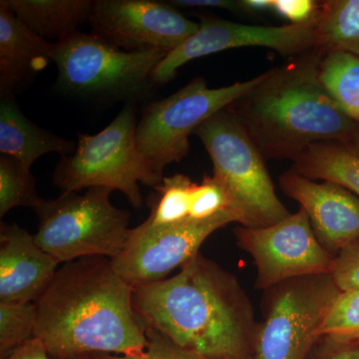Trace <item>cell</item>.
I'll use <instances>...</instances> for the list:
<instances>
[{"mask_svg": "<svg viewBox=\"0 0 359 359\" xmlns=\"http://www.w3.org/2000/svg\"><path fill=\"white\" fill-rule=\"evenodd\" d=\"M54 43L35 34L0 1V94L13 97L52 61Z\"/></svg>", "mask_w": 359, "mask_h": 359, "instance_id": "cell-16", "label": "cell"}, {"mask_svg": "<svg viewBox=\"0 0 359 359\" xmlns=\"http://www.w3.org/2000/svg\"><path fill=\"white\" fill-rule=\"evenodd\" d=\"M168 55L160 50L127 51L97 35L77 32L54 43L58 84L77 95L129 99L150 90L153 73Z\"/></svg>", "mask_w": 359, "mask_h": 359, "instance_id": "cell-7", "label": "cell"}, {"mask_svg": "<svg viewBox=\"0 0 359 359\" xmlns=\"http://www.w3.org/2000/svg\"><path fill=\"white\" fill-rule=\"evenodd\" d=\"M171 6L180 7H211V8L228 9L231 11H245L242 1L231 0H174Z\"/></svg>", "mask_w": 359, "mask_h": 359, "instance_id": "cell-32", "label": "cell"}, {"mask_svg": "<svg viewBox=\"0 0 359 359\" xmlns=\"http://www.w3.org/2000/svg\"><path fill=\"white\" fill-rule=\"evenodd\" d=\"M14 15L47 41L57 43L88 22L91 0H4Z\"/></svg>", "mask_w": 359, "mask_h": 359, "instance_id": "cell-18", "label": "cell"}, {"mask_svg": "<svg viewBox=\"0 0 359 359\" xmlns=\"http://www.w3.org/2000/svg\"><path fill=\"white\" fill-rule=\"evenodd\" d=\"M231 223H237L231 211L211 219H189L168 226H153L146 219L130 230L122 252L111 263L116 273L133 287L160 282L200 254V248L212 233Z\"/></svg>", "mask_w": 359, "mask_h": 359, "instance_id": "cell-11", "label": "cell"}, {"mask_svg": "<svg viewBox=\"0 0 359 359\" xmlns=\"http://www.w3.org/2000/svg\"><path fill=\"white\" fill-rule=\"evenodd\" d=\"M92 359H146L143 356L116 355V354H93Z\"/></svg>", "mask_w": 359, "mask_h": 359, "instance_id": "cell-34", "label": "cell"}, {"mask_svg": "<svg viewBox=\"0 0 359 359\" xmlns=\"http://www.w3.org/2000/svg\"><path fill=\"white\" fill-rule=\"evenodd\" d=\"M34 302H0V358L6 359L34 337Z\"/></svg>", "mask_w": 359, "mask_h": 359, "instance_id": "cell-24", "label": "cell"}, {"mask_svg": "<svg viewBox=\"0 0 359 359\" xmlns=\"http://www.w3.org/2000/svg\"><path fill=\"white\" fill-rule=\"evenodd\" d=\"M346 146L351 149L354 154L358 156L359 157V129L358 130V132H356L355 135H354L353 140L351 141V143Z\"/></svg>", "mask_w": 359, "mask_h": 359, "instance_id": "cell-35", "label": "cell"}, {"mask_svg": "<svg viewBox=\"0 0 359 359\" xmlns=\"http://www.w3.org/2000/svg\"><path fill=\"white\" fill-rule=\"evenodd\" d=\"M323 52L313 50L263 73L259 83L228 109L264 158L292 160L320 142L348 145L359 129L321 83Z\"/></svg>", "mask_w": 359, "mask_h": 359, "instance_id": "cell-3", "label": "cell"}, {"mask_svg": "<svg viewBox=\"0 0 359 359\" xmlns=\"http://www.w3.org/2000/svg\"><path fill=\"white\" fill-rule=\"evenodd\" d=\"M320 78L340 110L359 125V56L344 51L323 54Z\"/></svg>", "mask_w": 359, "mask_h": 359, "instance_id": "cell-21", "label": "cell"}, {"mask_svg": "<svg viewBox=\"0 0 359 359\" xmlns=\"http://www.w3.org/2000/svg\"><path fill=\"white\" fill-rule=\"evenodd\" d=\"M316 29L314 48L323 54L344 51L359 56V0L320 2Z\"/></svg>", "mask_w": 359, "mask_h": 359, "instance_id": "cell-20", "label": "cell"}, {"mask_svg": "<svg viewBox=\"0 0 359 359\" xmlns=\"http://www.w3.org/2000/svg\"><path fill=\"white\" fill-rule=\"evenodd\" d=\"M224 211H230L226 191L214 176H205L202 183L194 187L190 219L202 221Z\"/></svg>", "mask_w": 359, "mask_h": 359, "instance_id": "cell-26", "label": "cell"}, {"mask_svg": "<svg viewBox=\"0 0 359 359\" xmlns=\"http://www.w3.org/2000/svg\"><path fill=\"white\" fill-rule=\"evenodd\" d=\"M268 290L264 316L255 332L252 359H309L340 292L334 278L304 276Z\"/></svg>", "mask_w": 359, "mask_h": 359, "instance_id": "cell-9", "label": "cell"}, {"mask_svg": "<svg viewBox=\"0 0 359 359\" xmlns=\"http://www.w3.org/2000/svg\"><path fill=\"white\" fill-rule=\"evenodd\" d=\"M75 142L61 138L30 121L13 97H1L0 101V153L11 156L28 169L42 156L58 153L72 154Z\"/></svg>", "mask_w": 359, "mask_h": 359, "instance_id": "cell-17", "label": "cell"}, {"mask_svg": "<svg viewBox=\"0 0 359 359\" xmlns=\"http://www.w3.org/2000/svg\"><path fill=\"white\" fill-rule=\"evenodd\" d=\"M320 337L359 339V287L340 290L321 325Z\"/></svg>", "mask_w": 359, "mask_h": 359, "instance_id": "cell-25", "label": "cell"}, {"mask_svg": "<svg viewBox=\"0 0 359 359\" xmlns=\"http://www.w3.org/2000/svg\"><path fill=\"white\" fill-rule=\"evenodd\" d=\"M237 243L254 259L257 289L268 290L294 278L332 275L335 256L314 235L302 208L264 228L238 226Z\"/></svg>", "mask_w": 359, "mask_h": 359, "instance_id": "cell-10", "label": "cell"}, {"mask_svg": "<svg viewBox=\"0 0 359 359\" xmlns=\"http://www.w3.org/2000/svg\"><path fill=\"white\" fill-rule=\"evenodd\" d=\"M88 22L93 34L124 50L167 54L200 27L173 6L155 0H97Z\"/></svg>", "mask_w": 359, "mask_h": 359, "instance_id": "cell-13", "label": "cell"}, {"mask_svg": "<svg viewBox=\"0 0 359 359\" xmlns=\"http://www.w3.org/2000/svg\"><path fill=\"white\" fill-rule=\"evenodd\" d=\"M42 200L30 169L11 156H0V217L14 208L34 210Z\"/></svg>", "mask_w": 359, "mask_h": 359, "instance_id": "cell-22", "label": "cell"}, {"mask_svg": "<svg viewBox=\"0 0 359 359\" xmlns=\"http://www.w3.org/2000/svg\"><path fill=\"white\" fill-rule=\"evenodd\" d=\"M245 11H263L273 9V0H244L242 1Z\"/></svg>", "mask_w": 359, "mask_h": 359, "instance_id": "cell-33", "label": "cell"}, {"mask_svg": "<svg viewBox=\"0 0 359 359\" xmlns=\"http://www.w3.org/2000/svg\"><path fill=\"white\" fill-rule=\"evenodd\" d=\"M112 191L90 188L63 193L35 208L39 219L34 237L44 252L60 263L85 257L114 259L126 244L129 212L111 203Z\"/></svg>", "mask_w": 359, "mask_h": 359, "instance_id": "cell-6", "label": "cell"}, {"mask_svg": "<svg viewBox=\"0 0 359 359\" xmlns=\"http://www.w3.org/2000/svg\"><path fill=\"white\" fill-rule=\"evenodd\" d=\"M261 76L215 89L204 78H194L173 95L150 104L136 128L137 147L150 169L164 179L166 167L188 155L189 138L196 129L247 94Z\"/></svg>", "mask_w": 359, "mask_h": 359, "instance_id": "cell-8", "label": "cell"}, {"mask_svg": "<svg viewBox=\"0 0 359 359\" xmlns=\"http://www.w3.org/2000/svg\"><path fill=\"white\" fill-rule=\"evenodd\" d=\"M332 276L340 290L359 287V240L346 245L335 256Z\"/></svg>", "mask_w": 359, "mask_h": 359, "instance_id": "cell-27", "label": "cell"}, {"mask_svg": "<svg viewBox=\"0 0 359 359\" xmlns=\"http://www.w3.org/2000/svg\"><path fill=\"white\" fill-rule=\"evenodd\" d=\"M209 153L215 177L226 191L229 209L245 228H264L290 215L276 195L262 155L240 120L228 108L196 129Z\"/></svg>", "mask_w": 359, "mask_h": 359, "instance_id": "cell-4", "label": "cell"}, {"mask_svg": "<svg viewBox=\"0 0 359 359\" xmlns=\"http://www.w3.org/2000/svg\"><path fill=\"white\" fill-rule=\"evenodd\" d=\"M198 32L168 54L153 73L155 84L171 81L182 66L194 59L228 49L259 46L292 58L313 50L316 45V15L301 25H241L216 18H202Z\"/></svg>", "mask_w": 359, "mask_h": 359, "instance_id": "cell-12", "label": "cell"}, {"mask_svg": "<svg viewBox=\"0 0 359 359\" xmlns=\"http://www.w3.org/2000/svg\"><path fill=\"white\" fill-rule=\"evenodd\" d=\"M145 332L148 339L146 359H217L183 351L154 330H145Z\"/></svg>", "mask_w": 359, "mask_h": 359, "instance_id": "cell-29", "label": "cell"}, {"mask_svg": "<svg viewBox=\"0 0 359 359\" xmlns=\"http://www.w3.org/2000/svg\"><path fill=\"white\" fill-rule=\"evenodd\" d=\"M292 169L314 181L334 182L359 197V157L339 142L313 144L294 161Z\"/></svg>", "mask_w": 359, "mask_h": 359, "instance_id": "cell-19", "label": "cell"}, {"mask_svg": "<svg viewBox=\"0 0 359 359\" xmlns=\"http://www.w3.org/2000/svg\"><path fill=\"white\" fill-rule=\"evenodd\" d=\"M309 359H359V339L321 337Z\"/></svg>", "mask_w": 359, "mask_h": 359, "instance_id": "cell-28", "label": "cell"}, {"mask_svg": "<svg viewBox=\"0 0 359 359\" xmlns=\"http://www.w3.org/2000/svg\"><path fill=\"white\" fill-rule=\"evenodd\" d=\"M136 128V109L129 103L102 131L79 134L74 152L58 162L52 178L54 185L63 193L90 188L119 191L133 207L141 208L139 183L155 188L163 179L138 150Z\"/></svg>", "mask_w": 359, "mask_h": 359, "instance_id": "cell-5", "label": "cell"}, {"mask_svg": "<svg viewBox=\"0 0 359 359\" xmlns=\"http://www.w3.org/2000/svg\"><path fill=\"white\" fill-rule=\"evenodd\" d=\"M144 330L174 346L217 359H252L257 321L238 278L198 254L177 275L133 290Z\"/></svg>", "mask_w": 359, "mask_h": 359, "instance_id": "cell-1", "label": "cell"}, {"mask_svg": "<svg viewBox=\"0 0 359 359\" xmlns=\"http://www.w3.org/2000/svg\"><path fill=\"white\" fill-rule=\"evenodd\" d=\"M320 2L313 0H273V11L292 22L301 25L316 18Z\"/></svg>", "mask_w": 359, "mask_h": 359, "instance_id": "cell-30", "label": "cell"}, {"mask_svg": "<svg viewBox=\"0 0 359 359\" xmlns=\"http://www.w3.org/2000/svg\"><path fill=\"white\" fill-rule=\"evenodd\" d=\"M133 290L108 257L68 262L34 302V337L58 359L145 355L148 339L134 311Z\"/></svg>", "mask_w": 359, "mask_h": 359, "instance_id": "cell-2", "label": "cell"}, {"mask_svg": "<svg viewBox=\"0 0 359 359\" xmlns=\"http://www.w3.org/2000/svg\"><path fill=\"white\" fill-rule=\"evenodd\" d=\"M195 184L185 175L164 177L155 189L160 198L153 205L147 221L153 226H168L190 219L191 202Z\"/></svg>", "mask_w": 359, "mask_h": 359, "instance_id": "cell-23", "label": "cell"}, {"mask_svg": "<svg viewBox=\"0 0 359 359\" xmlns=\"http://www.w3.org/2000/svg\"><path fill=\"white\" fill-rule=\"evenodd\" d=\"M34 235L18 224L0 226V302H34L58 271Z\"/></svg>", "mask_w": 359, "mask_h": 359, "instance_id": "cell-15", "label": "cell"}, {"mask_svg": "<svg viewBox=\"0 0 359 359\" xmlns=\"http://www.w3.org/2000/svg\"><path fill=\"white\" fill-rule=\"evenodd\" d=\"M6 359H51V356L47 353L43 344L36 337H33ZM77 359H92V358L91 355H86Z\"/></svg>", "mask_w": 359, "mask_h": 359, "instance_id": "cell-31", "label": "cell"}, {"mask_svg": "<svg viewBox=\"0 0 359 359\" xmlns=\"http://www.w3.org/2000/svg\"><path fill=\"white\" fill-rule=\"evenodd\" d=\"M283 192L308 215L314 235L330 254L359 240V197L334 182H316L290 169L280 176Z\"/></svg>", "mask_w": 359, "mask_h": 359, "instance_id": "cell-14", "label": "cell"}]
</instances>
